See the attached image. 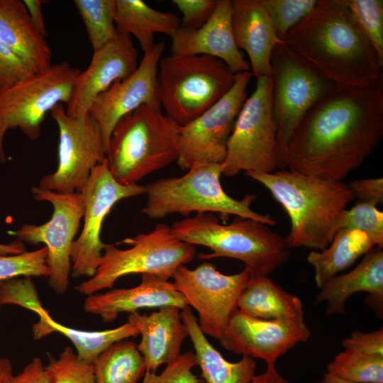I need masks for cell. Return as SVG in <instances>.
Returning <instances> with one entry per match:
<instances>
[{"label": "cell", "mask_w": 383, "mask_h": 383, "mask_svg": "<svg viewBox=\"0 0 383 383\" xmlns=\"http://www.w3.org/2000/svg\"><path fill=\"white\" fill-rule=\"evenodd\" d=\"M272 87L270 75L257 78L255 89L240 109L228 139L222 174L271 173L279 168Z\"/></svg>", "instance_id": "11"}, {"label": "cell", "mask_w": 383, "mask_h": 383, "mask_svg": "<svg viewBox=\"0 0 383 383\" xmlns=\"http://www.w3.org/2000/svg\"><path fill=\"white\" fill-rule=\"evenodd\" d=\"M38 317V322L32 328L35 340L52 333H61L72 342L79 357L91 364L112 344L139 335L135 326L128 321L114 328L92 331L64 326L55 321L49 313Z\"/></svg>", "instance_id": "30"}, {"label": "cell", "mask_w": 383, "mask_h": 383, "mask_svg": "<svg viewBox=\"0 0 383 383\" xmlns=\"http://www.w3.org/2000/svg\"><path fill=\"white\" fill-rule=\"evenodd\" d=\"M31 193L35 199L52 204L50 219L40 225L23 224L9 233L23 243L45 244L50 270L48 284L57 294L62 295L68 289L72 248L84 216L83 196L81 192L60 194L39 187H33Z\"/></svg>", "instance_id": "12"}, {"label": "cell", "mask_w": 383, "mask_h": 383, "mask_svg": "<svg viewBox=\"0 0 383 383\" xmlns=\"http://www.w3.org/2000/svg\"><path fill=\"white\" fill-rule=\"evenodd\" d=\"M270 65L278 166L286 169L287 148L293 132L308 111L335 85L284 42L274 48Z\"/></svg>", "instance_id": "9"}, {"label": "cell", "mask_w": 383, "mask_h": 383, "mask_svg": "<svg viewBox=\"0 0 383 383\" xmlns=\"http://www.w3.org/2000/svg\"><path fill=\"white\" fill-rule=\"evenodd\" d=\"M79 69L64 61L33 73L0 91V162L6 161L4 140L6 132L18 128L30 140L38 138L48 112L67 104Z\"/></svg>", "instance_id": "10"}, {"label": "cell", "mask_w": 383, "mask_h": 383, "mask_svg": "<svg viewBox=\"0 0 383 383\" xmlns=\"http://www.w3.org/2000/svg\"><path fill=\"white\" fill-rule=\"evenodd\" d=\"M73 2L83 21L93 50L117 36L115 0H74Z\"/></svg>", "instance_id": "32"}, {"label": "cell", "mask_w": 383, "mask_h": 383, "mask_svg": "<svg viewBox=\"0 0 383 383\" xmlns=\"http://www.w3.org/2000/svg\"><path fill=\"white\" fill-rule=\"evenodd\" d=\"M374 247V243L364 232L348 228L339 230L326 249L311 250L307 256V262L313 267L316 286L320 288Z\"/></svg>", "instance_id": "29"}, {"label": "cell", "mask_w": 383, "mask_h": 383, "mask_svg": "<svg viewBox=\"0 0 383 383\" xmlns=\"http://www.w3.org/2000/svg\"><path fill=\"white\" fill-rule=\"evenodd\" d=\"M344 350L383 356V328L371 332L355 330L341 343Z\"/></svg>", "instance_id": "43"}, {"label": "cell", "mask_w": 383, "mask_h": 383, "mask_svg": "<svg viewBox=\"0 0 383 383\" xmlns=\"http://www.w3.org/2000/svg\"><path fill=\"white\" fill-rule=\"evenodd\" d=\"M252 383H291L281 374L275 366H267L266 370L256 374Z\"/></svg>", "instance_id": "47"}, {"label": "cell", "mask_w": 383, "mask_h": 383, "mask_svg": "<svg viewBox=\"0 0 383 383\" xmlns=\"http://www.w3.org/2000/svg\"><path fill=\"white\" fill-rule=\"evenodd\" d=\"M231 12V1L217 0L213 13L202 26L179 28L171 38V53L209 55L223 61L235 74L250 71L234 39Z\"/></svg>", "instance_id": "20"}, {"label": "cell", "mask_w": 383, "mask_h": 383, "mask_svg": "<svg viewBox=\"0 0 383 383\" xmlns=\"http://www.w3.org/2000/svg\"><path fill=\"white\" fill-rule=\"evenodd\" d=\"M188 306L173 282L152 275L142 274L140 284L128 289H112L85 299V312L99 316L104 323L113 321L121 313H133L141 309Z\"/></svg>", "instance_id": "22"}, {"label": "cell", "mask_w": 383, "mask_h": 383, "mask_svg": "<svg viewBox=\"0 0 383 383\" xmlns=\"http://www.w3.org/2000/svg\"><path fill=\"white\" fill-rule=\"evenodd\" d=\"M165 43L160 42L144 52L135 71L124 79L115 82L92 103L89 113L101 132L107 150L118 121L143 105L162 111L159 97L157 72Z\"/></svg>", "instance_id": "17"}, {"label": "cell", "mask_w": 383, "mask_h": 383, "mask_svg": "<svg viewBox=\"0 0 383 383\" xmlns=\"http://www.w3.org/2000/svg\"><path fill=\"white\" fill-rule=\"evenodd\" d=\"M180 313L205 383L252 382L257 366L254 359L243 356L238 362L226 360L208 340L191 307L186 306L180 310Z\"/></svg>", "instance_id": "26"}, {"label": "cell", "mask_w": 383, "mask_h": 383, "mask_svg": "<svg viewBox=\"0 0 383 383\" xmlns=\"http://www.w3.org/2000/svg\"><path fill=\"white\" fill-rule=\"evenodd\" d=\"M95 383H137L146 371L143 357L132 340H120L93 363Z\"/></svg>", "instance_id": "31"}, {"label": "cell", "mask_w": 383, "mask_h": 383, "mask_svg": "<svg viewBox=\"0 0 383 383\" xmlns=\"http://www.w3.org/2000/svg\"><path fill=\"white\" fill-rule=\"evenodd\" d=\"M284 43L335 86L366 87L382 78L374 50L343 0H318Z\"/></svg>", "instance_id": "2"}, {"label": "cell", "mask_w": 383, "mask_h": 383, "mask_svg": "<svg viewBox=\"0 0 383 383\" xmlns=\"http://www.w3.org/2000/svg\"><path fill=\"white\" fill-rule=\"evenodd\" d=\"M326 372L355 383H383V356L343 350L327 365Z\"/></svg>", "instance_id": "33"}, {"label": "cell", "mask_w": 383, "mask_h": 383, "mask_svg": "<svg viewBox=\"0 0 383 383\" xmlns=\"http://www.w3.org/2000/svg\"><path fill=\"white\" fill-rule=\"evenodd\" d=\"M221 164H197L179 177L157 179L145 185L147 201L142 212L157 220L179 213L189 216L192 212L217 213L223 216L252 218L268 226L276 222L269 215L251 209L255 194H247L241 199L228 195L223 189L221 176Z\"/></svg>", "instance_id": "6"}, {"label": "cell", "mask_w": 383, "mask_h": 383, "mask_svg": "<svg viewBox=\"0 0 383 383\" xmlns=\"http://www.w3.org/2000/svg\"><path fill=\"white\" fill-rule=\"evenodd\" d=\"M127 321L141 335L137 348L143 357L145 372H155L161 365L173 361L181 354L188 332L180 309L165 306L149 315L136 311L129 314Z\"/></svg>", "instance_id": "24"}, {"label": "cell", "mask_w": 383, "mask_h": 383, "mask_svg": "<svg viewBox=\"0 0 383 383\" xmlns=\"http://www.w3.org/2000/svg\"><path fill=\"white\" fill-rule=\"evenodd\" d=\"M46 260L45 246L21 254L0 256V282L21 276L48 277L50 270Z\"/></svg>", "instance_id": "38"}, {"label": "cell", "mask_w": 383, "mask_h": 383, "mask_svg": "<svg viewBox=\"0 0 383 383\" xmlns=\"http://www.w3.org/2000/svg\"><path fill=\"white\" fill-rule=\"evenodd\" d=\"M311 331L304 318L265 320L236 309L219 342L229 352L263 360L267 366L297 344L308 340Z\"/></svg>", "instance_id": "18"}, {"label": "cell", "mask_w": 383, "mask_h": 383, "mask_svg": "<svg viewBox=\"0 0 383 383\" xmlns=\"http://www.w3.org/2000/svg\"><path fill=\"white\" fill-rule=\"evenodd\" d=\"M0 40L10 48L33 73L52 66L50 46L33 25L21 0H0Z\"/></svg>", "instance_id": "25"}, {"label": "cell", "mask_w": 383, "mask_h": 383, "mask_svg": "<svg viewBox=\"0 0 383 383\" xmlns=\"http://www.w3.org/2000/svg\"><path fill=\"white\" fill-rule=\"evenodd\" d=\"M252 273L245 267L238 273L225 274L205 262L193 270L181 266L172 278L187 305L197 312L202 332L219 341Z\"/></svg>", "instance_id": "14"}, {"label": "cell", "mask_w": 383, "mask_h": 383, "mask_svg": "<svg viewBox=\"0 0 383 383\" xmlns=\"http://www.w3.org/2000/svg\"><path fill=\"white\" fill-rule=\"evenodd\" d=\"M32 74L26 63L0 40V91Z\"/></svg>", "instance_id": "41"}, {"label": "cell", "mask_w": 383, "mask_h": 383, "mask_svg": "<svg viewBox=\"0 0 383 383\" xmlns=\"http://www.w3.org/2000/svg\"><path fill=\"white\" fill-rule=\"evenodd\" d=\"M138 66V50L131 36L118 31L113 40L94 50L87 68L79 73L65 106L67 114L73 117L88 115L98 95L115 82L131 75Z\"/></svg>", "instance_id": "19"}, {"label": "cell", "mask_w": 383, "mask_h": 383, "mask_svg": "<svg viewBox=\"0 0 383 383\" xmlns=\"http://www.w3.org/2000/svg\"><path fill=\"white\" fill-rule=\"evenodd\" d=\"M45 370L50 383H95L93 364L79 358L70 346L57 359L50 357Z\"/></svg>", "instance_id": "36"}, {"label": "cell", "mask_w": 383, "mask_h": 383, "mask_svg": "<svg viewBox=\"0 0 383 383\" xmlns=\"http://www.w3.org/2000/svg\"><path fill=\"white\" fill-rule=\"evenodd\" d=\"M170 227L177 239L212 251L199 253V259L234 258L257 274L269 276L284 265L291 255L285 238L268 225L249 218L237 216L233 222L223 224L213 213H196L175 221Z\"/></svg>", "instance_id": "4"}, {"label": "cell", "mask_w": 383, "mask_h": 383, "mask_svg": "<svg viewBox=\"0 0 383 383\" xmlns=\"http://www.w3.org/2000/svg\"><path fill=\"white\" fill-rule=\"evenodd\" d=\"M343 1L357 28L372 46L383 67V1Z\"/></svg>", "instance_id": "34"}, {"label": "cell", "mask_w": 383, "mask_h": 383, "mask_svg": "<svg viewBox=\"0 0 383 383\" xmlns=\"http://www.w3.org/2000/svg\"><path fill=\"white\" fill-rule=\"evenodd\" d=\"M26 251L24 243L18 240L9 244L0 243V256L18 255Z\"/></svg>", "instance_id": "48"}, {"label": "cell", "mask_w": 383, "mask_h": 383, "mask_svg": "<svg viewBox=\"0 0 383 383\" xmlns=\"http://www.w3.org/2000/svg\"><path fill=\"white\" fill-rule=\"evenodd\" d=\"M0 311H1V307H0Z\"/></svg>", "instance_id": "51"}, {"label": "cell", "mask_w": 383, "mask_h": 383, "mask_svg": "<svg viewBox=\"0 0 383 383\" xmlns=\"http://www.w3.org/2000/svg\"><path fill=\"white\" fill-rule=\"evenodd\" d=\"M245 174L262 184L287 213L291 228L285 240L290 249H326L336 233L340 214L355 199L343 181L321 179L287 169Z\"/></svg>", "instance_id": "3"}, {"label": "cell", "mask_w": 383, "mask_h": 383, "mask_svg": "<svg viewBox=\"0 0 383 383\" xmlns=\"http://www.w3.org/2000/svg\"><path fill=\"white\" fill-rule=\"evenodd\" d=\"M252 76L250 71L238 73L226 95L199 117L180 126L177 163L182 170L197 164H222Z\"/></svg>", "instance_id": "16"}, {"label": "cell", "mask_w": 383, "mask_h": 383, "mask_svg": "<svg viewBox=\"0 0 383 383\" xmlns=\"http://www.w3.org/2000/svg\"><path fill=\"white\" fill-rule=\"evenodd\" d=\"M237 309L243 313L260 319L304 318L302 301L284 289L269 276H250L240 292Z\"/></svg>", "instance_id": "27"}, {"label": "cell", "mask_w": 383, "mask_h": 383, "mask_svg": "<svg viewBox=\"0 0 383 383\" xmlns=\"http://www.w3.org/2000/svg\"><path fill=\"white\" fill-rule=\"evenodd\" d=\"M314 299L315 304H326L328 316L343 314L348 299L357 292H366L365 302L379 318L383 313V250L374 247L350 272L326 281Z\"/></svg>", "instance_id": "21"}, {"label": "cell", "mask_w": 383, "mask_h": 383, "mask_svg": "<svg viewBox=\"0 0 383 383\" xmlns=\"http://www.w3.org/2000/svg\"><path fill=\"white\" fill-rule=\"evenodd\" d=\"M231 6L234 39L248 56L252 75H270L272 52L284 41L277 38L262 0H233Z\"/></svg>", "instance_id": "23"}, {"label": "cell", "mask_w": 383, "mask_h": 383, "mask_svg": "<svg viewBox=\"0 0 383 383\" xmlns=\"http://www.w3.org/2000/svg\"><path fill=\"white\" fill-rule=\"evenodd\" d=\"M383 135V77L366 87L335 86L305 114L287 148V168L343 181Z\"/></svg>", "instance_id": "1"}, {"label": "cell", "mask_w": 383, "mask_h": 383, "mask_svg": "<svg viewBox=\"0 0 383 383\" xmlns=\"http://www.w3.org/2000/svg\"><path fill=\"white\" fill-rule=\"evenodd\" d=\"M180 126L147 105L121 118L113 128L106 150L113 177L123 184H135L177 162Z\"/></svg>", "instance_id": "5"}, {"label": "cell", "mask_w": 383, "mask_h": 383, "mask_svg": "<svg viewBox=\"0 0 383 383\" xmlns=\"http://www.w3.org/2000/svg\"><path fill=\"white\" fill-rule=\"evenodd\" d=\"M114 21L118 32L137 39L143 52L155 45L156 33L172 38L181 25L177 13L156 10L142 0H115Z\"/></svg>", "instance_id": "28"}, {"label": "cell", "mask_w": 383, "mask_h": 383, "mask_svg": "<svg viewBox=\"0 0 383 383\" xmlns=\"http://www.w3.org/2000/svg\"><path fill=\"white\" fill-rule=\"evenodd\" d=\"M12 374L11 361L6 357H0V383H8Z\"/></svg>", "instance_id": "49"}, {"label": "cell", "mask_w": 383, "mask_h": 383, "mask_svg": "<svg viewBox=\"0 0 383 383\" xmlns=\"http://www.w3.org/2000/svg\"><path fill=\"white\" fill-rule=\"evenodd\" d=\"M348 187L359 201L375 205L383 202L382 177L355 179L350 182Z\"/></svg>", "instance_id": "44"}, {"label": "cell", "mask_w": 383, "mask_h": 383, "mask_svg": "<svg viewBox=\"0 0 383 383\" xmlns=\"http://www.w3.org/2000/svg\"><path fill=\"white\" fill-rule=\"evenodd\" d=\"M236 74L221 60L206 55L170 54L158 65L161 107L179 126L199 117L233 87Z\"/></svg>", "instance_id": "7"}, {"label": "cell", "mask_w": 383, "mask_h": 383, "mask_svg": "<svg viewBox=\"0 0 383 383\" xmlns=\"http://www.w3.org/2000/svg\"><path fill=\"white\" fill-rule=\"evenodd\" d=\"M0 304L21 306L36 313L38 316L48 311L43 307L30 277L0 282Z\"/></svg>", "instance_id": "39"}, {"label": "cell", "mask_w": 383, "mask_h": 383, "mask_svg": "<svg viewBox=\"0 0 383 383\" xmlns=\"http://www.w3.org/2000/svg\"><path fill=\"white\" fill-rule=\"evenodd\" d=\"M8 383H50L41 360L35 357L23 370L12 374Z\"/></svg>", "instance_id": "45"}, {"label": "cell", "mask_w": 383, "mask_h": 383, "mask_svg": "<svg viewBox=\"0 0 383 383\" xmlns=\"http://www.w3.org/2000/svg\"><path fill=\"white\" fill-rule=\"evenodd\" d=\"M84 199V226L71 252L73 278L91 277L106 244L101 239L103 222L119 201L145 194V187L123 184L111 173L107 160L96 166L81 191Z\"/></svg>", "instance_id": "15"}, {"label": "cell", "mask_w": 383, "mask_h": 383, "mask_svg": "<svg viewBox=\"0 0 383 383\" xmlns=\"http://www.w3.org/2000/svg\"><path fill=\"white\" fill-rule=\"evenodd\" d=\"M314 383H355L349 382L341 378L337 377L333 374H331L325 372L321 378Z\"/></svg>", "instance_id": "50"}, {"label": "cell", "mask_w": 383, "mask_h": 383, "mask_svg": "<svg viewBox=\"0 0 383 383\" xmlns=\"http://www.w3.org/2000/svg\"><path fill=\"white\" fill-rule=\"evenodd\" d=\"M172 3L182 13L180 28L196 29L210 18L217 0H173Z\"/></svg>", "instance_id": "42"}, {"label": "cell", "mask_w": 383, "mask_h": 383, "mask_svg": "<svg viewBox=\"0 0 383 383\" xmlns=\"http://www.w3.org/2000/svg\"><path fill=\"white\" fill-rule=\"evenodd\" d=\"M119 243L130 245L119 249L106 244L95 274L74 287L82 294L89 296L104 289H112L122 277L140 274L163 279L172 278L177 270L193 260L194 245L175 238L171 227L163 223L155 228Z\"/></svg>", "instance_id": "8"}, {"label": "cell", "mask_w": 383, "mask_h": 383, "mask_svg": "<svg viewBox=\"0 0 383 383\" xmlns=\"http://www.w3.org/2000/svg\"><path fill=\"white\" fill-rule=\"evenodd\" d=\"M59 131L56 170L43 176L39 187L60 194L81 192L91 170L106 159V148L96 122L89 113L67 114L62 104L50 112Z\"/></svg>", "instance_id": "13"}, {"label": "cell", "mask_w": 383, "mask_h": 383, "mask_svg": "<svg viewBox=\"0 0 383 383\" xmlns=\"http://www.w3.org/2000/svg\"><path fill=\"white\" fill-rule=\"evenodd\" d=\"M23 1L35 28L43 37L46 38L47 31L42 9L44 1L42 0H23Z\"/></svg>", "instance_id": "46"}, {"label": "cell", "mask_w": 383, "mask_h": 383, "mask_svg": "<svg viewBox=\"0 0 383 383\" xmlns=\"http://www.w3.org/2000/svg\"><path fill=\"white\" fill-rule=\"evenodd\" d=\"M196 365L195 354L189 351L167 363L160 374L145 372L141 383H205L192 372Z\"/></svg>", "instance_id": "40"}, {"label": "cell", "mask_w": 383, "mask_h": 383, "mask_svg": "<svg viewBox=\"0 0 383 383\" xmlns=\"http://www.w3.org/2000/svg\"><path fill=\"white\" fill-rule=\"evenodd\" d=\"M355 229L367 234L376 247H383V212L377 205L358 201L340 214L336 233L341 229Z\"/></svg>", "instance_id": "35"}, {"label": "cell", "mask_w": 383, "mask_h": 383, "mask_svg": "<svg viewBox=\"0 0 383 383\" xmlns=\"http://www.w3.org/2000/svg\"><path fill=\"white\" fill-rule=\"evenodd\" d=\"M318 0H262L277 38L284 40L289 32L306 17Z\"/></svg>", "instance_id": "37"}]
</instances>
